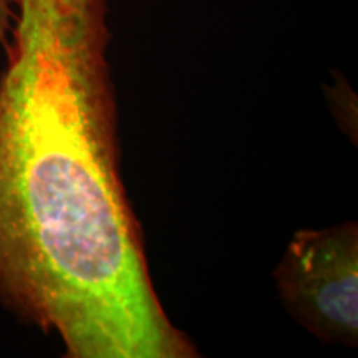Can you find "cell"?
<instances>
[{
	"instance_id": "6da1fadb",
	"label": "cell",
	"mask_w": 358,
	"mask_h": 358,
	"mask_svg": "<svg viewBox=\"0 0 358 358\" xmlns=\"http://www.w3.org/2000/svg\"><path fill=\"white\" fill-rule=\"evenodd\" d=\"M106 15L17 0L0 75V303L70 358H189L118 173Z\"/></svg>"
},
{
	"instance_id": "7a4b0ae2",
	"label": "cell",
	"mask_w": 358,
	"mask_h": 358,
	"mask_svg": "<svg viewBox=\"0 0 358 358\" xmlns=\"http://www.w3.org/2000/svg\"><path fill=\"white\" fill-rule=\"evenodd\" d=\"M274 277L285 308L315 337L324 342L357 345L355 222L295 232Z\"/></svg>"
},
{
	"instance_id": "3957f363",
	"label": "cell",
	"mask_w": 358,
	"mask_h": 358,
	"mask_svg": "<svg viewBox=\"0 0 358 358\" xmlns=\"http://www.w3.org/2000/svg\"><path fill=\"white\" fill-rule=\"evenodd\" d=\"M13 20H15L13 0H0V45L3 47V50H6L8 42H10Z\"/></svg>"
}]
</instances>
